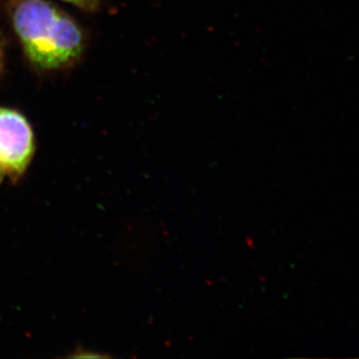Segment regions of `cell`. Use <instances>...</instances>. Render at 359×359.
Masks as SVG:
<instances>
[{"label": "cell", "mask_w": 359, "mask_h": 359, "mask_svg": "<svg viewBox=\"0 0 359 359\" xmlns=\"http://www.w3.org/2000/svg\"><path fill=\"white\" fill-rule=\"evenodd\" d=\"M9 13L26 56L37 67L60 69L83 52L81 28L50 0H9Z\"/></svg>", "instance_id": "obj_1"}, {"label": "cell", "mask_w": 359, "mask_h": 359, "mask_svg": "<svg viewBox=\"0 0 359 359\" xmlns=\"http://www.w3.org/2000/svg\"><path fill=\"white\" fill-rule=\"evenodd\" d=\"M34 154V135L27 119L18 111L0 107V166L18 180Z\"/></svg>", "instance_id": "obj_2"}, {"label": "cell", "mask_w": 359, "mask_h": 359, "mask_svg": "<svg viewBox=\"0 0 359 359\" xmlns=\"http://www.w3.org/2000/svg\"><path fill=\"white\" fill-rule=\"evenodd\" d=\"M65 1L87 11H95L99 4V0H65Z\"/></svg>", "instance_id": "obj_3"}, {"label": "cell", "mask_w": 359, "mask_h": 359, "mask_svg": "<svg viewBox=\"0 0 359 359\" xmlns=\"http://www.w3.org/2000/svg\"><path fill=\"white\" fill-rule=\"evenodd\" d=\"M2 65H4V50H2V47L0 46V69H1Z\"/></svg>", "instance_id": "obj_4"}, {"label": "cell", "mask_w": 359, "mask_h": 359, "mask_svg": "<svg viewBox=\"0 0 359 359\" xmlns=\"http://www.w3.org/2000/svg\"><path fill=\"white\" fill-rule=\"evenodd\" d=\"M2 172H4V169H2V167L0 166V182H1L2 180Z\"/></svg>", "instance_id": "obj_5"}]
</instances>
